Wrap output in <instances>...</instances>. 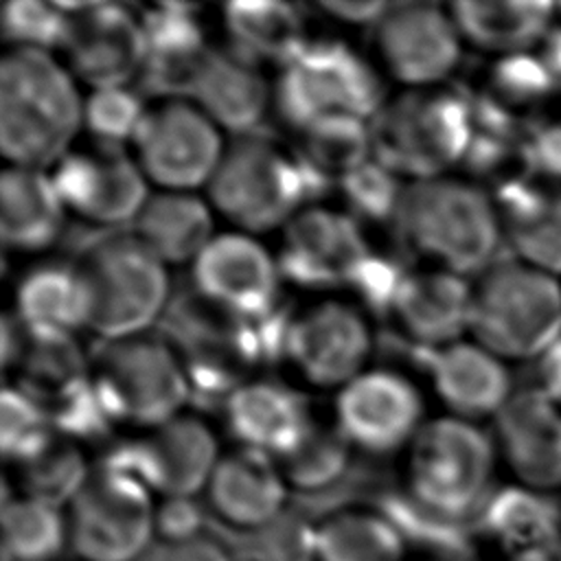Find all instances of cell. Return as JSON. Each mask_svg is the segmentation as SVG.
I'll return each instance as SVG.
<instances>
[{"label": "cell", "mask_w": 561, "mask_h": 561, "mask_svg": "<svg viewBox=\"0 0 561 561\" xmlns=\"http://www.w3.org/2000/svg\"><path fill=\"white\" fill-rule=\"evenodd\" d=\"M392 228L403 252L460 276H480L504 241L493 195L447 175L408 184Z\"/></svg>", "instance_id": "1"}, {"label": "cell", "mask_w": 561, "mask_h": 561, "mask_svg": "<svg viewBox=\"0 0 561 561\" xmlns=\"http://www.w3.org/2000/svg\"><path fill=\"white\" fill-rule=\"evenodd\" d=\"M70 261L88 291V327L101 342L147 333L164 316L171 287L164 263L125 230H88Z\"/></svg>", "instance_id": "2"}, {"label": "cell", "mask_w": 561, "mask_h": 561, "mask_svg": "<svg viewBox=\"0 0 561 561\" xmlns=\"http://www.w3.org/2000/svg\"><path fill=\"white\" fill-rule=\"evenodd\" d=\"M83 123L70 75L37 48H13L0 66V145L13 167L57 164Z\"/></svg>", "instance_id": "3"}, {"label": "cell", "mask_w": 561, "mask_h": 561, "mask_svg": "<svg viewBox=\"0 0 561 561\" xmlns=\"http://www.w3.org/2000/svg\"><path fill=\"white\" fill-rule=\"evenodd\" d=\"M331 182L296 151L263 134L234 136L221 156L208 193L217 210L250 232L287 224L305 204L322 197Z\"/></svg>", "instance_id": "4"}, {"label": "cell", "mask_w": 561, "mask_h": 561, "mask_svg": "<svg viewBox=\"0 0 561 561\" xmlns=\"http://www.w3.org/2000/svg\"><path fill=\"white\" fill-rule=\"evenodd\" d=\"M497 456L495 438L478 423L458 416L427 421L410 443L403 491L421 508L473 526L495 491Z\"/></svg>", "instance_id": "5"}, {"label": "cell", "mask_w": 561, "mask_h": 561, "mask_svg": "<svg viewBox=\"0 0 561 561\" xmlns=\"http://www.w3.org/2000/svg\"><path fill=\"white\" fill-rule=\"evenodd\" d=\"M469 331L504 362H537L561 337V276L497 259L473 283Z\"/></svg>", "instance_id": "6"}, {"label": "cell", "mask_w": 561, "mask_h": 561, "mask_svg": "<svg viewBox=\"0 0 561 561\" xmlns=\"http://www.w3.org/2000/svg\"><path fill=\"white\" fill-rule=\"evenodd\" d=\"M373 156L397 175L440 178L467 160L476 121L473 94L460 88L410 90L370 123Z\"/></svg>", "instance_id": "7"}, {"label": "cell", "mask_w": 561, "mask_h": 561, "mask_svg": "<svg viewBox=\"0 0 561 561\" xmlns=\"http://www.w3.org/2000/svg\"><path fill=\"white\" fill-rule=\"evenodd\" d=\"M280 118L302 131L329 116L373 123L386 92L370 64L337 39H309L285 66L274 90Z\"/></svg>", "instance_id": "8"}, {"label": "cell", "mask_w": 561, "mask_h": 561, "mask_svg": "<svg viewBox=\"0 0 561 561\" xmlns=\"http://www.w3.org/2000/svg\"><path fill=\"white\" fill-rule=\"evenodd\" d=\"M90 377L114 423L153 430L191 399L182 359L160 333L101 342Z\"/></svg>", "instance_id": "9"}, {"label": "cell", "mask_w": 561, "mask_h": 561, "mask_svg": "<svg viewBox=\"0 0 561 561\" xmlns=\"http://www.w3.org/2000/svg\"><path fill=\"white\" fill-rule=\"evenodd\" d=\"M153 515L151 489L96 465L68 508L70 548L83 561H136L156 539Z\"/></svg>", "instance_id": "10"}, {"label": "cell", "mask_w": 561, "mask_h": 561, "mask_svg": "<svg viewBox=\"0 0 561 561\" xmlns=\"http://www.w3.org/2000/svg\"><path fill=\"white\" fill-rule=\"evenodd\" d=\"M219 458L208 425L178 414L142 438L116 443L99 467L136 478L162 497H195L206 491Z\"/></svg>", "instance_id": "11"}, {"label": "cell", "mask_w": 561, "mask_h": 561, "mask_svg": "<svg viewBox=\"0 0 561 561\" xmlns=\"http://www.w3.org/2000/svg\"><path fill=\"white\" fill-rule=\"evenodd\" d=\"M134 147L149 180L182 193L210 182L224 156L217 125L186 99L147 110Z\"/></svg>", "instance_id": "12"}, {"label": "cell", "mask_w": 561, "mask_h": 561, "mask_svg": "<svg viewBox=\"0 0 561 561\" xmlns=\"http://www.w3.org/2000/svg\"><path fill=\"white\" fill-rule=\"evenodd\" d=\"M68 13L64 50L72 72L94 90L138 79L145 59L142 20L118 2H57Z\"/></svg>", "instance_id": "13"}, {"label": "cell", "mask_w": 561, "mask_h": 561, "mask_svg": "<svg viewBox=\"0 0 561 561\" xmlns=\"http://www.w3.org/2000/svg\"><path fill=\"white\" fill-rule=\"evenodd\" d=\"M462 37L451 18L432 2H392L375 24V46L388 75L414 90L436 88L460 61Z\"/></svg>", "instance_id": "14"}, {"label": "cell", "mask_w": 561, "mask_h": 561, "mask_svg": "<svg viewBox=\"0 0 561 561\" xmlns=\"http://www.w3.org/2000/svg\"><path fill=\"white\" fill-rule=\"evenodd\" d=\"M50 180L64 206L101 230L131 226L149 199L142 169L123 149L66 153Z\"/></svg>", "instance_id": "15"}, {"label": "cell", "mask_w": 561, "mask_h": 561, "mask_svg": "<svg viewBox=\"0 0 561 561\" xmlns=\"http://www.w3.org/2000/svg\"><path fill=\"white\" fill-rule=\"evenodd\" d=\"M423 401L397 370L377 368L348 381L335 401L340 432L368 456H388L412 443L421 430Z\"/></svg>", "instance_id": "16"}, {"label": "cell", "mask_w": 561, "mask_h": 561, "mask_svg": "<svg viewBox=\"0 0 561 561\" xmlns=\"http://www.w3.org/2000/svg\"><path fill=\"white\" fill-rule=\"evenodd\" d=\"M368 254L370 248L353 215L311 206L285 224L276 263L280 278L294 285L309 289L348 287Z\"/></svg>", "instance_id": "17"}, {"label": "cell", "mask_w": 561, "mask_h": 561, "mask_svg": "<svg viewBox=\"0 0 561 561\" xmlns=\"http://www.w3.org/2000/svg\"><path fill=\"white\" fill-rule=\"evenodd\" d=\"M370 355V331L357 309L324 300L294 313L285 359L318 388L353 381Z\"/></svg>", "instance_id": "18"}, {"label": "cell", "mask_w": 561, "mask_h": 561, "mask_svg": "<svg viewBox=\"0 0 561 561\" xmlns=\"http://www.w3.org/2000/svg\"><path fill=\"white\" fill-rule=\"evenodd\" d=\"M394 346L427 373L438 399L458 419L473 423L497 419L515 394L506 362L478 342L458 340L440 348H419L397 340Z\"/></svg>", "instance_id": "19"}, {"label": "cell", "mask_w": 561, "mask_h": 561, "mask_svg": "<svg viewBox=\"0 0 561 561\" xmlns=\"http://www.w3.org/2000/svg\"><path fill=\"white\" fill-rule=\"evenodd\" d=\"M278 280V263L239 232L213 237L193 261V287L243 320H259L280 305Z\"/></svg>", "instance_id": "20"}, {"label": "cell", "mask_w": 561, "mask_h": 561, "mask_svg": "<svg viewBox=\"0 0 561 561\" xmlns=\"http://www.w3.org/2000/svg\"><path fill=\"white\" fill-rule=\"evenodd\" d=\"M495 445L515 484L546 495L561 491V403L541 388L515 390L495 419Z\"/></svg>", "instance_id": "21"}, {"label": "cell", "mask_w": 561, "mask_h": 561, "mask_svg": "<svg viewBox=\"0 0 561 561\" xmlns=\"http://www.w3.org/2000/svg\"><path fill=\"white\" fill-rule=\"evenodd\" d=\"M195 11L193 4L162 2L140 15L145 33V59L138 75L140 94L164 96L167 101L193 96L210 53Z\"/></svg>", "instance_id": "22"}, {"label": "cell", "mask_w": 561, "mask_h": 561, "mask_svg": "<svg viewBox=\"0 0 561 561\" xmlns=\"http://www.w3.org/2000/svg\"><path fill=\"white\" fill-rule=\"evenodd\" d=\"M473 283L449 270L408 272L392 316L403 344L440 348L460 340L471 324Z\"/></svg>", "instance_id": "23"}, {"label": "cell", "mask_w": 561, "mask_h": 561, "mask_svg": "<svg viewBox=\"0 0 561 561\" xmlns=\"http://www.w3.org/2000/svg\"><path fill=\"white\" fill-rule=\"evenodd\" d=\"M287 482L267 454L239 447L219 458L206 500L224 524L259 533L287 508Z\"/></svg>", "instance_id": "24"}, {"label": "cell", "mask_w": 561, "mask_h": 561, "mask_svg": "<svg viewBox=\"0 0 561 561\" xmlns=\"http://www.w3.org/2000/svg\"><path fill=\"white\" fill-rule=\"evenodd\" d=\"M230 436L274 460L289 456L311 427L307 399L276 381H248L221 405Z\"/></svg>", "instance_id": "25"}, {"label": "cell", "mask_w": 561, "mask_h": 561, "mask_svg": "<svg viewBox=\"0 0 561 561\" xmlns=\"http://www.w3.org/2000/svg\"><path fill=\"white\" fill-rule=\"evenodd\" d=\"M493 199L515 259L561 276V184L524 173L497 184Z\"/></svg>", "instance_id": "26"}, {"label": "cell", "mask_w": 561, "mask_h": 561, "mask_svg": "<svg viewBox=\"0 0 561 561\" xmlns=\"http://www.w3.org/2000/svg\"><path fill=\"white\" fill-rule=\"evenodd\" d=\"M256 66L230 46L224 50L210 48L193 90L197 107L234 136L263 131L270 88Z\"/></svg>", "instance_id": "27"}, {"label": "cell", "mask_w": 561, "mask_h": 561, "mask_svg": "<svg viewBox=\"0 0 561 561\" xmlns=\"http://www.w3.org/2000/svg\"><path fill=\"white\" fill-rule=\"evenodd\" d=\"M64 208L53 180L42 169H4L0 180L2 245L18 252L53 245L64 232Z\"/></svg>", "instance_id": "28"}, {"label": "cell", "mask_w": 561, "mask_h": 561, "mask_svg": "<svg viewBox=\"0 0 561 561\" xmlns=\"http://www.w3.org/2000/svg\"><path fill=\"white\" fill-rule=\"evenodd\" d=\"M449 9L460 37L497 59L533 50L559 20L552 2L462 0Z\"/></svg>", "instance_id": "29"}, {"label": "cell", "mask_w": 561, "mask_h": 561, "mask_svg": "<svg viewBox=\"0 0 561 561\" xmlns=\"http://www.w3.org/2000/svg\"><path fill=\"white\" fill-rule=\"evenodd\" d=\"M473 530H480L497 554L554 552L561 537V519L546 493L513 484L495 486L476 517Z\"/></svg>", "instance_id": "30"}, {"label": "cell", "mask_w": 561, "mask_h": 561, "mask_svg": "<svg viewBox=\"0 0 561 561\" xmlns=\"http://www.w3.org/2000/svg\"><path fill=\"white\" fill-rule=\"evenodd\" d=\"M15 318L31 333H70L88 327V291L77 265L39 263L28 270L15 291Z\"/></svg>", "instance_id": "31"}, {"label": "cell", "mask_w": 561, "mask_h": 561, "mask_svg": "<svg viewBox=\"0 0 561 561\" xmlns=\"http://www.w3.org/2000/svg\"><path fill=\"white\" fill-rule=\"evenodd\" d=\"M138 237L162 263L195 261L213 239V217L208 206L182 191L151 195L131 224Z\"/></svg>", "instance_id": "32"}, {"label": "cell", "mask_w": 561, "mask_h": 561, "mask_svg": "<svg viewBox=\"0 0 561 561\" xmlns=\"http://www.w3.org/2000/svg\"><path fill=\"white\" fill-rule=\"evenodd\" d=\"M224 22L230 48L254 64L285 66L309 42L302 9L291 2H230Z\"/></svg>", "instance_id": "33"}, {"label": "cell", "mask_w": 561, "mask_h": 561, "mask_svg": "<svg viewBox=\"0 0 561 561\" xmlns=\"http://www.w3.org/2000/svg\"><path fill=\"white\" fill-rule=\"evenodd\" d=\"M408 543L373 506H342L316 522V561H405Z\"/></svg>", "instance_id": "34"}, {"label": "cell", "mask_w": 561, "mask_h": 561, "mask_svg": "<svg viewBox=\"0 0 561 561\" xmlns=\"http://www.w3.org/2000/svg\"><path fill=\"white\" fill-rule=\"evenodd\" d=\"M18 388L46 412L90 381V362L70 333H31L18 359Z\"/></svg>", "instance_id": "35"}, {"label": "cell", "mask_w": 561, "mask_h": 561, "mask_svg": "<svg viewBox=\"0 0 561 561\" xmlns=\"http://www.w3.org/2000/svg\"><path fill=\"white\" fill-rule=\"evenodd\" d=\"M70 546L68 513L28 495L2 500L4 561H57Z\"/></svg>", "instance_id": "36"}, {"label": "cell", "mask_w": 561, "mask_h": 561, "mask_svg": "<svg viewBox=\"0 0 561 561\" xmlns=\"http://www.w3.org/2000/svg\"><path fill=\"white\" fill-rule=\"evenodd\" d=\"M296 153L331 184L346 178L373 158V129L368 121L353 116H329L300 131Z\"/></svg>", "instance_id": "37"}, {"label": "cell", "mask_w": 561, "mask_h": 561, "mask_svg": "<svg viewBox=\"0 0 561 561\" xmlns=\"http://www.w3.org/2000/svg\"><path fill=\"white\" fill-rule=\"evenodd\" d=\"M289 489L300 493H322L340 484L353 465V445L340 427L311 423L298 447L276 460Z\"/></svg>", "instance_id": "38"}, {"label": "cell", "mask_w": 561, "mask_h": 561, "mask_svg": "<svg viewBox=\"0 0 561 561\" xmlns=\"http://www.w3.org/2000/svg\"><path fill=\"white\" fill-rule=\"evenodd\" d=\"M22 495L64 508L90 478V467L75 440L55 434L33 458L18 465Z\"/></svg>", "instance_id": "39"}, {"label": "cell", "mask_w": 561, "mask_h": 561, "mask_svg": "<svg viewBox=\"0 0 561 561\" xmlns=\"http://www.w3.org/2000/svg\"><path fill=\"white\" fill-rule=\"evenodd\" d=\"M145 114L142 94L127 85L94 90L83 103V125L99 147L123 149L134 142Z\"/></svg>", "instance_id": "40"}, {"label": "cell", "mask_w": 561, "mask_h": 561, "mask_svg": "<svg viewBox=\"0 0 561 561\" xmlns=\"http://www.w3.org/2000/svg\"><path fill=\"white\" fill-rule=\"evenodd\" d=\"M340 191L348 206V215L357 221L386 224L394 221L405 186L399 175L375 156L340 180Z\"/></svg>", "instance_id": "41"}, {"label": "cell", "mask_w": 561, "mask_h": 561, "mask_svg": "<svg viewBox=\"0 0 561 561\" xmlns=\"http://www.w3.org/2000/svg\"><path fill=\"white\" fill-rule=\"evenodd\" d=\"M0 416L2 456L15 462V467L33 458L57 434L48 412L20 388L4 386Z\"/></svg>", "instance_id": "42"}, {"label": "cell", "mask_w": 561, "mask_h": 561, "mask_svg": "<svg viewBox=\"0 0 561 561\" xmlns=\"http://www.w3.org/2000/svg\"><path fill=\"white\" fill-rule=\"evenodd\" d=\"M2 33L18 48L46 50L64 46L68 33V13L57 2L11 0L2 9Z\"/></svg>", "instance_id": "43"}, {"label": "cell", "mask_w": 561, "mask_h": 561, "mask_svg": "<svg viewBox=\"0 0 561 561\" xmlns=\"http://www.w3.org/2000/svg\"><path fill=\"white\" fill-rule=\"evenodd\" d=\"M408 272L401 259L370 252L355 270L348 287L373 316L390 318Z\"/></svg>", "instance_id": "44"}, {"label": "cell", "mask_w": 561, "mask_h": 561, "mask_svg": "<svg viewBox=\"0 0 561 561\" xmlns=\"http://www.w3.org/2000/svg\"><path fill=\"white\" fill-rule=\"evenodd\" d=\"M259 561H316V522L285 508L256 533Z\"/></svg>", "instance_id": "45"}, {"label": "cell", "mask_w": 561, "mask_h": 561, "mask_svg": "<svg viewBox=\"0 0 561 561\" xmlns=\"http://www.w3.org/2000/svg\"><path fill=\"white\" fill-rule=\"evenodd\" d=\"M153 528L167 546L188 541L204 535V511L193 497H162L156 502Z\"/></svg>", "instance_id": "46"}, {"label": "cell", "mask_w": 561, "mask_h": 561, "mask_svg": "<svg viewBox=\"0 0 561 561\" xmlns=\"http://www.w3.org/2000/svg\"><path fill=\"white\" fill-rule=\"evenodd\" d=\"M160 561H232V557L221 541L204 533L188 541L164 546Z\"/></svg>", "instance_id": "47"}, {"label": "cell", "mask_w": 561, "mask_h": 561, "mask_svg": "<svg viewBox=\"0 0 561 561\" xmlns=\"http://www.w3.org/2000/svg\"><path fill=\"white\" fill-rule=\"evenodd\" d=\"M318 7L327 13L333 15L335 20L348 22V24H377L392 2H381V0H368V2H335V0H322Z\"/></svg>", "instance_id": "48"}, {"label": "cell", "mask_w": 561, "mask_h": 561, "mask_svg": "<svg viewBox=\"0 0 561 561\" xmlns=\"http://www.w3.org/2000/svg\"><path fill=\"white\" fill-rule=\"evenodd\" d=\"M537 366V388H541L550 399L561 403V337L535 362Z\"/></svg>", "instance_id": "49"}, {"label": "cell", "mask_w": 561, "mask_h": 561, "mask_svg": "<svg viewBox=\"0 0 561 561\" xmlns=\"http://www.w3.org/2000/svg\"><path fill=\"white\" fill-rule=\"evenodd\" d=\"M497 561H557V557L554 552L533 550V552H506V554H500Z\"/></svg>", "instance_id": "50"}, {"label": "cell", "mask_w": 561, "mask_h": 561, "mask_svg": "<svg viewBox=\"0 0 561 561\" xmlns=\"http://www.w3.org/2000/svg\"><path fill=\"white\" fill-rule=\"evenodd\" d=\"M419 561H445V559H419Z\"/></svg>", "instance_id": "51"}, {"label": "cell", "mask_w": 561, "mask_h": 561, "mask_svg": "<svg viewBox=\"0 0 561 561\" xmlns=\"http://www.w3.org/2000/svg\"><path fill=\"white\" fill-rule=\"evenodd\" d=\"M559 13H561V4H559ZM561 20V18H559Z\"/></svg>", "instance_id": "52"}]
</instances>
